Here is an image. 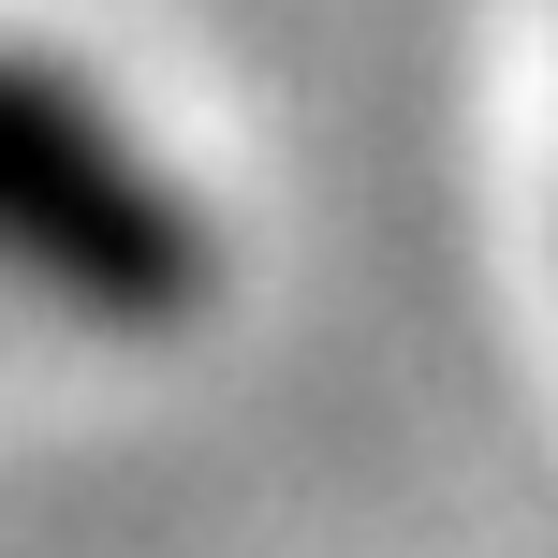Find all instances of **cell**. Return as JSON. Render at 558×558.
<instances>
[{
  "mask_svg": "<svg viewBox=\"0 0 558 558\" xmlns=\"http://www.w3.org/2000/svg\"><path fill=\"white\" fill-rule=\"evenodd\" d=\"M0 279L59 294L104 338H177L221 279L206 206L104 118V88L29 45H0Z\"/></svg>",
  "mask_w": 558,
  "mask_h": 558,
  "instance_id": "cell-1",
  "label": "cell"
}]
</instances>
